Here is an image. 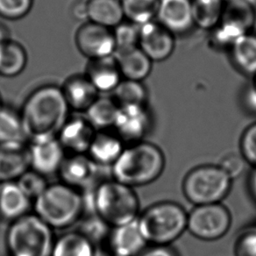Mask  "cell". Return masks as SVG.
I'll list each match as a JSON object with an SVG mask.
<instances>
[{"mask_svg": "<svg viewBox=\"0 0 256 256\" xmlns=\"http://www.w3.org/2000/svg\"><path fill=\"white\" fill-rule=\"evenodd\" d=\"M139 256H178L170 246H152L146 248Z\"/></svg>", "mask_w": 256, "mask_h": 256, "instance_id": "obj_40", "label": "cell"}, {"mask_svg": "<svg viewBox=\"0 0 256 256\" xmlns=\"http://www.w3.org/2000/svg\"><path fill=\"white\" fill-rule=\"evenodd\" d=\"M124 150V142L117 134L98 132L87 154L98 166L112 167Z\"/></svg>", "mask_w": 256, "mask_h": 256, "instance_id": "obj_22", "label": "cell"}, {"mask_svg": "<svg viewBox=\"0 0 256 256\" xmlns=\"http://www.w3.org/2000/svg\"><path fill=\"white\" fill-rule=\"evenodd\" d=\"M32 200L22 192L17 184L6 182L0 185V215L12 221L28 214Z\"/></svg>", "mask_w": 256, "mask_h": 256, "instance_id": "obj_21", "label": "cell"}, {"mask_svg": "<svg viewBox=\"0 0 256 256\" xmlns=\"http://www.w3.org/2000/svg\"><path fill=\"white\" fill-rule=\"evenodd\" d=\"M226 2L228 1H245L248 4H252V6H254L256 8V0H224Z\"/></svg>", "mask_w": 256, "mask_h": 256, "instance_id": "obj_45", "label": "cell"}, {"mask_svg": "<svg viewBox=\"0 0 256 256\" xmlns=\"http://www.w3.org/2000/svg\"><path fill=\"white\" fill-rule=\"evenodd\" d=\"M26 140L20 114L3 107L0 110V145L25 146Z\"/></svg>", "mask_w": 256, "mask_h": 256, "instance_id": "obj_28", "label": "cell"}, {"mask_svg": "<svg viewBox=\"0 0 256 256\" xmlns=\"http://www.w3.org/2000/svg\"><path fill=\"white\" fill-rule=\"evenodd\" d=\"M86 6L89 22L110 29L124 22L121 0H88Z\"/></svg>", "mask_w": 256, "mask_h": 256, "instance_id": "obj_23", "label": "cell"}, {"mask_svg": "<svg viewBox=\"0 0 256 256\" xmlns=\"http://www.w3.org/2000/svg\"><path fill=\"white\" fill-rule=\"evenodd\" d=\"M53 229L36 214L12 221L6 235L8 256H51Z\"/></svg>", "mask_w": 256, "mask_h": 256, "instance_id": "obj_6", "label": "cell"}, {"mask_svg": "<svg viewBox=\"0 0 256 256\" xmlns=\"http://www.w3.org/2000/svg\"><path fill=\"white\" fill-rule=\"evenodd\" d=\"M254 84H252V88L249 93L248 100L252 108L256 109V74L254 76Z\"/></svg>", "mask_w": 256, "mask_h": 256, "instance_id": "obj_42", "label": "cell"}, {"mask_svg": "<svg viewBox=\"0 0 256 256\" xmlns=\"http://www.w3.org/2000/svg\"><path fill=\"white\" fill-rule=\"evenodd\" d=\"M231 57L235 67L244 75L256 74V34L248 32L232 46Z\"/></svg>", "mask_w": 256, "mask_h": 256, "instance_id": "obj_25", "label": "cell"}, {"mask_svg": "<svg viewBox=\"0 0 256 256\" xmlns=\"http://www.w3.org/2000/svg\"><path fill=\"white\" fill-rule=\"evenodd\" d=\"M81 228L82 229H79L78 231L86 236L95 245H96V243L102 242L103 240L109 238L110 234V226L95 214L94 216L86 218L82 222Z\"/></svg>", "mask_w": 256, "mask_h": 256, "instance_id": "obj_35", "label": "cell"}, {"mask_svg": "<svg viewBox=\"0 0 256 256\" xmlns=\"http://www.w3.org/2000/svg\"><path fill=\"white\" fill-rule=\"evenodd\" d=\"M34 0H0V16L9 20L24 18L31 11Z\"/></svg>", "mask_w": 256, "mask_h": 256, "instance_id": "obj_36", "label": "cell"}, {"mask_svg": "<svg viewBox=\"0 0 256 256\" xmlns=\"http://www.w3.org/2000/svg\"><path fill=\"white\" fill-rule=\"evenodd\" d=\"M51 256H96V245L78 231L56 238Z\"/></svg>", "mask_w": 256, "mask_h": 256, "instance_id": "obj_24", "label": "cell"}, {"mask_svg": "<svg viewBox=\"0 0 256 256\" xmlns=\"http://www.w3.org/2000/svg\"><path fill=\"white\" fill-rule=\"evenodd\" d=\"M231 224V212L221 203L198 206L188 214L187 230L192 236L204 242L223 238Z\"/></svg>", "mask_w": 256, "mask_h": 256, "instance_id": "obj_8", "label": "cell"}, {"mask_svg": "<svg viewBox=\"0 0 256 256\" xmlns=\"http://www.w3.org/2000/svg\"><path fill=\"white\" fill-rule=\"evenodd\" d=\"M90 192V207L110 228L137 220L140 200L134 190L115 179L96 184Z\"/></svg>", "mask_w": 256, "mask_h": 256, "instance_id": "obj_2", "label": "cell"}, {"mask_svg": "<svg viewBox=\"0 0 256 256\" xmlns=\"http://www.w3.org/2000/svg\"><path fill=\"white\" fill-rule=\"evenodd\" d=\"M256 22V8L245 1H228L224 4L221 22L243 32H251Z\"/></svg>", "mask_w": 256, "mask_h": 256, "instance_id": "obj_29", "label": "cell"}, {"mask_svg": "<svg viewBox=\"0 0 256 256\" xmlns=\"http://www.w3.org/2000/svg\"><path fill=\"white\" fill-rule=\"evenodd\" d=\"M36 216L48 226L66 229L76 224L86 210L82 193L64 182L48 184L42 194L34 201Z\"/></svg>", "mask_w": 256, "mask_h": 256, "instance_id": "obj_4", "label": "cell"}, {"mask_svg": "<svg viewBox=\"0 0 256 256\" xmlns=\"http://www.w3.org/2000/svg\"><path fill=\"white\" fill-rule=\"evenodd\" d=\"M137 222L148 244L170 246L187 230L188 214L179 204L162 201L146 208Z\"/></svg>", "mask_w": 256, "mask_h": 256, "instance_id": "obj_5", "label": "cell"}, {"mask_svg": "<svg viewBox=\"0 0 256 256\" xmlns=\"http://www.w3.org/2000/svg\"><path fill=\"white\" fill-rule=\"evenodd\" d=\"M165 164V156L159 146L142 140L124 148L112 171L115 180L132 188L142 187L160 178Z\"/></svg>", "mask_w": 256, "mask_h": 256, "instance_id": "obj_3", "label": "cell"}, {"mask_svg": "<svg viewBox=\"0 0 256 256\" xmlns=\"http://www.w3.org/2000/svg\"><path fill=\"white\" fill-rule=\"evenodd\" d=\"M240 153L246 164L256 168V122L248 126L242 132L240 140Z\"/></svg>", "mask_w": 256, "mask_h": 256, "instance_id": "obj_37", "label": "cell"}, {"mask_svg": "<svg viewBox=\"0 0 256 256\" xmlns=\"http://www.w3.org/2000/svg\"><path fill=\"white\" fill-rule=\"evenodd\" d=\"M26 64L28 54L20 43L8 40L0 44V76H17L25 70Z\"/></svg>", "mask_w": 256, "mask_h": 256, "instance_id": "obj_26", "label": "cell"}, {"mask_svg": "<svg viewBox=\"0 0 256 256\" xmlns=\"http://www.w3.org/2000/svg\"><path fill=\"white\" fill-rule=\"evenodd\" d=\"M249 187H250V190H251L252 196L256 200V168H254V171L252 172L251 176H250Z\"/></svg>", "mask_w": 256, "mask_h": 256, "instance_id": "obj_43", "label": "cell"}, {"mask_svg": "<svg viewBox=\"0 0 256 256\" xmlns=\"http://www.w3.org/2000/svg\"><path fill=\"white\" fill-rule=\"evenodd\" d=\"M234 256H256V230L240 235L235 242Z\"/></svg>", "mask_w": 256, "mask_h": 256, "instance_id": "obj_39", "label": "cell"}, {"mask_svg": "<svg viewBox=\"0 0 256 256\" xmlns=\"http://www.w3.org/2000/svg\"><path fill=\"white\" fill-rule=\"evenodd\" d=\"M60 89L68 108L76 112H86L100 98L98 90L86 75L73 76Z\"/></svg>", "mask_w": 256, "mask_h": 256, "instance_id": "obj_18", "label": "cell"}, {"mask_svg": "<svg viewBox=\"0 0 256 256\" xmlns=\"http://www.w3.org/2000/svg\"><path fill=\"white\" fill-rule=\"evenodd\" d=\"M150 116L146 106H120L114 128L123 142H142L150 130Z\"/></svg>", "mask_w": 256, "mask_h": 256, "instance_id": "obj_10", "label": "cell"}, {"mask_svg": "<svg viewBox=\"0 0 256 256\" xmlns=\"http://www.w3.org/2000/svg\"><path fill=\"white\" fill-rule=\"evenodd\" d=\"M124 18L138 26L153 22L159 0H121Z\"/></svg>", "mask_w": 256, "mask_h": 256, "instance_id": "obj_31", "label": "cell"}, {"mask_svg": "<svg viewBox=\"0 0 256 256\" xmlns=\"http://www.w3.org/2000/svg\"><path fill=\"white\" fill-rule=\"evenodd\" d=\"M124 79L142 82L151 73L152 60L138 48L114 54Z\"/></svg>", "mask_w": 256, "mask_h": 256, "instance_id": "obj_20", "label": "cell"}, {"mask_svg": "<svg viewBox=\"0 0 256 256\" xmlns=\"http://www.w3.org/2000/svg\"><path fill=\"white\" fill-rule=\"evenodd\" d=\"M246 160L242 157V154L229 152L221 158L220 164H218L228 176L234 180L238 178L246 168Z\"/></svg>", "mask_w": 256, "mask_h": 256, "instance_id": "obj_38", "label": "cell"}, {"mask_svg": "<svg viewBox=\"0 0 256 256\" xmlns=\"http://www.w3.org/2000/svg\"><path fill=\"white\" fill-rule=\"evenodd\" d=\"M96 134V129L86 117L68 118L57 139L70 154H84L88 153Z\"/></svg>", "mask_w": 256, "mask_h": 256, "instance_id": "obj_15", "label": "cell"}, {"mask_svg": "<svg viewBox=\"0 0 256 256\" xmlns=\"http://www.w3.org/2000/svg\"><path fill=\"white\" fill-rule=\"evenodd\" d=\"M139 48L152 62H164L174 52V34L157 22H148L140 26Z\"/></svg>", "mask_w": 256, "mask_h": 256, "instance_id": "obj_11", "label": "cell"}, {"mask_svg": "<svg viewBox=\"0 0 256 256\" xmlns=\"http://www.w3.org/2000/svg\"><path fill=\"white\" fill-rule=\"evenodd\" d=\"M112 31L116 44V52L132 50L139 46L140 26L136 24L123 22L114 28Z\"/></svg>", "mask_w": 256, "mask_h": 256, "instance_id": "obj_33", "label": "cell"}, {"mask_svg": "<svg viewBox=\"0 0 256 256\" xmlns=\"http://www.w3.org/2000/svg\"><path fill=\"white\" fill-rule=\"evenodd\" d=\"M68 110L60 87L45 86L34 90L20 114L28 140L34 143L56 139L68 120Z\"/></svg>", "mask_w": 256, "mask_h": 256, "instance_id": "obj_1", "label": "cell"}, {"mask_svg": "<svg viewBox=\"0 0 256 256\" xmlns=\"http://www.w3.org/2000/svg\"><path fill=\"white\" fill-rule=\"evenodd\" d=\"M76 44L80 53L89 60L114 56L116 44L110 28L88 22L76 34Z\"/></svg>", "mask_w": 256, "mask_h": 256, "instance_id": "obj_9", "label": "cell"}, {"mask_svg": "<svg viewBox=\"0 0 256 256\" xmlns=\"http://www.w3.org/2000/svg\"><path fill=\"white\" fill-rule=\"evenodd\" d=\"M15 182L26 196L34 201L39 198L48 186L45 176L32 170L25 172Z\"/></svg>", "mask_w": 256, "mask_h": 256, "instance_id": "obj_34", "label": "cell"}, {"mask_svg": "<svg viewBox=\"0 0 256 256\" xmlns=\"http://www.w3.org/2000/svg\"><path fill=\"white\" fill-rule=\"evenodd\" d=\"M3 107H4V106H3V102H2V98H1V95H0V110H1Z\"/></svg>", "mask_w": 256, "mask_h": 256, "instance_id": "obj_46", "label": "cell"}, {"mask_svg": "<svg viewBox=\"0 0 256 256\" xmlns=\"http://www.w3.org/2000/svg\"><path fill=\"white\" fill-rule=\"evenodd\" d=\"M100 166L87 154H70L65 157L59 170L65 184L72 188L90 190L96 182Z\"/></svg>", "mask_w": 256, "mask_h": 256, "instance_id": "obj_12", "label": "cell"}, {"mask_svg": "<svg viewBox=\"0 0 256 256\" xmlns=\"http://www.w3.org/2000/svg\"><path fill=\"white\" fill-rule=\"evenodd\" d=\"M109 242L114 256H139L148 245L137 220L114 228L109 235Z\"/></svg>", "mask_w": 256, "mask_h": 256, "instance_id": "obj_16", "label": "cell"}, {"mask_svg": "<svg viewBox=\"0 0 256 256\" xmlns=\"http://www.w3.org/2000/svg\"><path fill=\"white\" fill-rule=\"evenodd\" d=\"M28 153L30 168L45 178L59 172L65 159V150L57 138L31 143Z\"/></svg>", "mask_w": 256, "mask_h": 256, "instance_id": "obj_14", "label": "cell"}, {"mask_svg": "<svg viewBox=\"0 0 256 256\" xmlns=\"http://www.w3.org/2000/svg\"><path fill=\"white\" fill-rule=\"evenodd\" d=\"M232 182L218 165L206 164L188 171L182 188L186 200L198 206L221 203L231 190Z\"/></svg>", "mask_w": 256, "mask_h": 256, "instance_id": "obj_7", "label": "cell"}, {"mask_svg": "<svg viewBox=\"0 0 256 256\" xmlns=\"http://www.w3.org/2000/svg\"><path fill=\"white\" fill-rule=\"evenodd\" d=\"M194 24L200 29L212 31L220 23L224 0H192Z\"/></svg>", "mask_w": 256, "mask_h": 256, "instance_id": "obj_27", "label": "cell"}, {"mask_svg": "<svg viewBox=\"0 0 256 256\" xmlns=\"http://www.w3.org/2000/svg\"><path fill=\"white\" fill-rule=\"evenodd\" d=\"M86 76L98 92H114L122 81V76L114 56L89 60Z\"/></svg>", "mask_w": 256, "mask_h": 256, "instance_id": "obj_17", "label": "cell"}, {"mask_svg": "<svg viewBox=\"0 0 256 256\" xmlns=\"http://www.w3.org/2000/svg\"><path fill=\"white\" fill-rule=\"evenodd\" d=\"M156 18L173 34H184L195 26L192 0H159Z\"/></svg>", "mask_w": 256, "mask_h": 256, "instance_id": "obj_13", "label": "cell"}, {"mask_svg": "<svg viewBox=\"0 0 256 256\" xmlns=\"http://www.w3.org/2000/svg\"><path fill=\"white\" fill-rule=\"evenodd\" d=\"M28 170V148L0 145V184L17 181Z\"/></svg>", "mask_w": 256, "mask_h": 256, "instance_id": "obj_19", "label": "cell"}, {"mask_svg": "<svg viewBox=\"0 0 256 256\" xmlns=\"http://www.w3.org/2000/svg\"><path fill=\"white\" fill-rule=\"evenodd\" d=\"M0 185H1V184H0Z\"/></svg>", "mask_w": 256, "mask_h": 256, "instance_id": "obj_47", "label": "cell"}, {"mask_svg": "<svg viewBox=\"0 0 256 256\" xmlns=\"http://www.w3.org/2000/svg\"><path fill=\"white\" fill-rule=\"evenodd\" d=\"M73 14L75 15V17L78 20H84L87 18V6L86 2H79L78 4H76L73 8Z\"/></svg>", "mask_w": 256, "mask_h": 256, "instance_id": "obj_41", "label": "cell"}, {"mask_svg": "<svg viewBox=\"0 0 256 256\" xmlns=\"http://www.w3.org/2000/svg\"><path fill=\"white\" fill-rule=\"evenodd\" d=\"M118 108V104L114 98L100 96L86 110V118L96 130L114 128Z\"/></svg>", "mask_w": 256, "mask_h": 256, "instance_id": "obj_30", "label": "cell"}, {"mask_svg": "<svg viewBox=\"0 0 256 256\" xmlns=\"http://www.w3.org/2000/svg\"><path fill=\"white\" fill-rule=\"evenodd\" d=\"M112 94V98L118 106H146L148 92L142 82L124 79L114 90Z\"/></svg>", "mask_w": 256, "mask_h": 256, "instance_id": "obj_32", "label": "cell"}, {"mask_svg": "<svg viewBox=\"0 0 256 256\" xmlns=\"http://www.w3.org/2000/svg\"><path fill=\"white\" fill-rule=\"evenodd\" d=\"M8 40H11L9 36V31L4 25L0 23V44L6 42Z\"/></svg>", "mask_w": 256, "mask_h": 256, "instance_id": "obj_44", "label": "cell"}]
</instances>
